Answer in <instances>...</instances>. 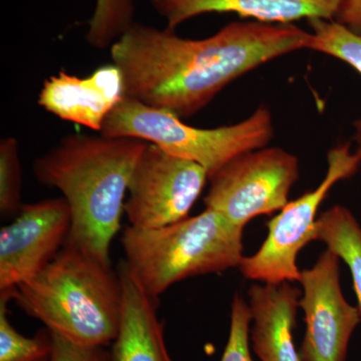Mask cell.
Masks as SVG:
<instances>
[{"mask_svg":"<svg viewBox=\"0 0 361 361\" xmlns=\"http://www.w3.org/2000/svg\"><path fill=\"white\" fill-rule=\"evenodd\" d=\"M310 37L293 23L255 20L234 21L206 39H191L135 23L110 49L123 97L184 120L249 71L306 49Z\"/></svg>","mask_w":361,"mask_h":361,"instance_id":"obj_1","label":"cell"},{"mask_svg":"<svg viewBox=\"0 0 361 361\" xmlns=\"http://www.w3.org/2000/svg\"><path fill=\"white\" fill-rule=\"evenodd\" d=\"M148 142L99 134L66 135L35 159L33 173L61 192L71 213L68 241L106 265L120 231L130 177Z\"/></svg>","mask_w":361,"mask_h":361,"instance_id":"obj_2","label":"cell"},{"mask_svg":"<svg viewBox=\"0 0 361 361\" xmlns=\"http://www.w3.org/2000/svg\"><path fill=\"white\" fill-rule=\"evenodd\" d=\"M0 297L77 343L108 348L118 334L123 303L118 271L68 240L37 276Z\"/></svg>","mask_w":361,"mask_h":361,"instance_id":"obj_3","label":"cell"},{"mask_svg":"<svg viewBox=\"0 0 361 361\" xmlns=\"http://www.w3.org/2000/svg\"><path fill=\"white\" fill-rule=\"evenodd\" d=\"M244 228L206 208L164 227L128 226L122 235L126 265L154 298L189 277L239 267L243 260Z\"/></svg>","mask_w":361,"mask_h":361,"instance_id":"obj_4","label":"cell"},{"mask_svg":"<svg viewBox=\"0 0 361 361\" xmlns=\"http://www.w3.org/2000/svg\"><path fill=\"white\" fill-rule=\"evenodd\" d=\"M99 134L155 144L172 155L196 161L210 178L236 157L265 148L274 135V126L272 114L265 106L235 125L201 129L167 111L123 97L104 121Z\"/></svg>","mask_w":361,"mask_h":361,"instance_id":"obj_5","label":"cell"},{"mask_svg":"<svg viewBox=\"0 0 361 361\" xmlns=\"http://www.w3.org/2000/svg\"><path fill=\"white\" fill-rule=\"evenodd\" d=\"M361 165V148L351 151L349 142L334 147L327 154V172L319 186L289 202L267 222L268 235L254 255L244 257L240 271L248 279L280 284L300 280L296 259L310 242L315 241L316 214L330 189L348 179Z\"/></svg>","mask_w":361,"mask_h":361,"instance_id":"obj_6","label":"cell"},{"mask_svg":"<svg viewBox=\"0 0 361 361\" xmlns=\"http://www.w3.org/2000/svg\"><path fill=\"white\" fill-rule=\"evenodd\" d=\"M298 178L299 161L293 154L281 148L253 149L209 178L204 204L245 228L253 218L281 211Z\"/></svg>","mask_w":361,"mask_h":361,"instance_id":"obj_7","label":"cell"},{"mask_svg":"<svg viewBox=\"0 0 361 361\" xmlns=\"http://www.w3.org/2000/svg\"><path fill=\"white\" fill-rule=\"evenodd\" d=\"M209 174L196 161L148 142L129 184L125 213L130 225L155 229L186 219Z\"/></svg>","mask_w":361,"mask_h":361,"instance_id":"obj_8","label":"cell"},{"mask_svg":"<svg viewBox=\"0 0 361 361\" xmlns=\"http://www.w3.org/2000/svg\"><path fill=\"white\" fill-rule=\"evenodd\" d=\"M339 259L327 249L312 268L301 271L299 307L306 322L299 349L302 361H345L349 341L361 322L360 308L342 293Z\"/></svg>","mask_w":361,"mask_h":361,"instance_id":"obj_9","label":"cell"},{"mask_svg":"<svg viewBox=\"0 0 361 361\" xmlns=\"http://www.w3.org/2000/svg\"><path fill=\"white\" fill-rule=\"evenodd\" d=\"M71 230L63 197L23 204L0 230V296L37 276L65 246Z\"/></svg>","mask_w":361,"mask_h":361,"instance_id":"obj_10","label":"cell"},{"mask_svg":"<svg viewBox=\"0 0 361 361\" xmlns=\"http://www.w3.org/2000/svg\"><path fill=\"white\" fill-rule=\"evenodd\" d=\"M123 97L122 73L113 63L97 68L87 78L65 71L52 75L44 82L39 104L61 120L99 133Z\"/></svg>","mask_w":361,"mask_h":361,"instance_id":"obj_11","label":"cell"},{"mask_svg":"<svg viewBox=\"0 0 361 361\" xmlns=\"http://www.w3.org/2000/svg\"><path fill=\"white\" fill-rule=\"evenodd\" d=\"M343 0H151L169 30L206 13H236L275 25L314 18L334 20Z\"/></svg>","mask_w":361,"mask_h":361,"instance_id":"obj_12","label":"cell"},{"mask_svg":"<svg viewBox=\"0 0 361 361\" xmlns=\"http://www.w3.org/2000/svg\"><path fill=\"white\" fill-rule=\"evenodd\" d=\"M301 294L288 282L254 284L249 289L251 341L261 361H302L293 341Z\"/></svg>","mask_w":361,"mask_h":361,"instance_id":"obj_13","label":"cell"},{"mask_svg":"<svg viewBox=\"0 0 361 361\" xmlns=\"http://www.w3.org/2000/svg\"><path fill=\"white\" fill-rule=\"evenodd\" d=\"M123 287L122 312L111 345L114 361H173L164 337V324L157 314L158 299L142 288L126 265L118 269Z\"/></svg>","mask_w":361,"mask_h":361,"instance_id":"obj_14","label":"cell"},{"mask_svg":"<svg viewBox=\"0 0 361 361\" xmlns=\"http://www.w3.org/2000/svg\"><path fill=\"white\" fill-rule=\"evenodd\" d=\"M315 241L342 259L350 270L361 312V226L345 207L336 205L316 220Z\"/></svg>","mask_w":361,"mask_h":361,"instance_id":"obj_15","label":"cell"},{"mask_svg":"<svg viewBox=\"0 0 361 361\" xmlns=\"http://www.w3.org/2000/svg\"><path fill=\"white\" fill-rule=\"evenodd\" d=\"M11 299L0 297V361H51L54 338L47 327L27 337L13 326L7 305Z\"/></svg>","mask_w":361,"mask_h":361,"instance_id":"obj_16","label":"cell"},{"mask_svg":"<svg viewBox=\"0 0 361 361\" xmlns=\"http://www.w3.org/2000/svg\"><path fill=\"white\" fill-rule=\"evenodd\" d=\"M135 0H97L85 40L90 47H113L134 25Z\"/></svg>","mask_w":361,"mask_h":361,"instance_id":"obj_17","label":"cell"},{"mask_svg":"<svg viewBox=\"0 0 361 361\" xmlns=\"http://www.w3.org/2000/svg\"><path fill=\"white\" fill-rule=\"evenodd\" d=\"M310 32L306 49L334 56L361 73V35L334 20H308Z\"/></svg>","mask_w":361,"mask_h":361,"instance_id":"obj_18","label":"cell"},{"mask_svg":"<svg viewBox=\"0 0 361 361\" xmlns=\"http://www.w3.org/2000/svg\"><path fill=\"white\" fill-rule=\"evenodd\" d=\"M23 175L16 137H6L0 141V213L2 217H16L23 204L21 202Z\"/></svg>","mask_w":361,"mask_h":361,"instance_id":"obj_19","label":"cell"},{"mask_svg":"<svg viewBox=\"0 0 361 361\" xmlns=\"http://www.w3.org/2000/svg\"><path fill=\"white\" fill-rule=\"evenodd\" d=\"M251 322L248 304L241 296H235L232 302L229 337L220 361H252L249 348Z\"/></svg>","mask_w":361,"mask_h":361,"instance_id":"obj_20","label":"cell"},{"mask_svg":"<svg viewBox=\"0 0 361 361\" xmlns=\"http://www.w3.org/2000/svg\"><path fill=\"white\" fill-rule=\"evenodd\" d=\"M54 338L51 361H114L106 346L84 345L51 332Z\"/></svg>","mask_w":361,"mask_h":361,"instance_id":"obj_21","label":"cell"},{"mask_svg":"<svg viewBox=\"0 0 361 361\" xmlns=\"http://www.w3.org/2000/svg\"><path fill=\"white\" fill-rule=\"evenodd\" d=\"M336 20L361 35V0H343Z\"/></svg>","mask_w":361,"mask_h":361,"instance_id":"obj_22","label":"cell"},{"mask_svg":"<svg viewBox=\"0 0 361 361\" xmlns=\"http://www.w3.org/2000/svg\"><path fill=\"white\" fill-rule=\"evenodd\" d=\"M353 126H355V135H353V140L360 145L361 148V116L355 121Z\"/></svg>","mask_w":361,"mask_h":361,"instance_id":"obj_23","label":"cell"}]
</instances>
